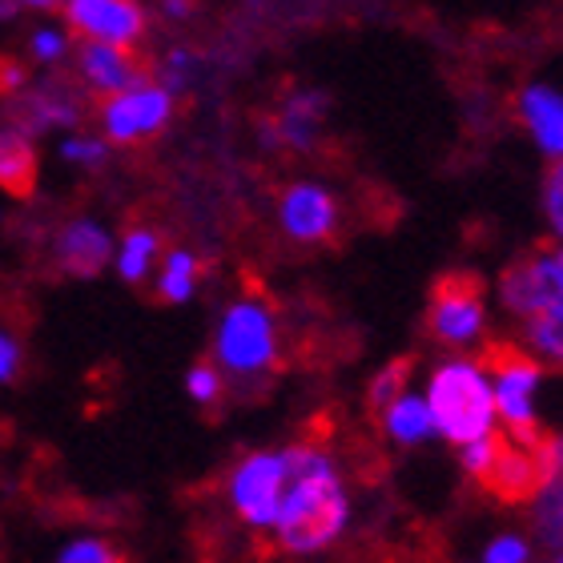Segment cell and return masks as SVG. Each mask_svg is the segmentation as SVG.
<instances>
[{
	"label": "cell",
	"mask_w": 563,
	"mask_h": 563,
	"mask_svg": "<svg viewBox=\"0 0 563 563\" xmlns=\"http://www.w3.org/2000/svg\"><path fill=\"white\" fill-rule=\"evenodd\" d=\"M286 459V492L274 516V536L286 555H318L342 540L351 523V495L339 459L318 443H294Z\"/></svg>",
	"instance_id": "cell-1"
},
{
	"label": "cell",
	"mask_w": 563,
	"mask_h": 563,
	"mask_svg": "<svg viewBox=\"0 0 563 563\" xmlns=\"http://www.w3.org/2000/svg\"><path fill=\"white\" fill-rule=\"evenodd\" d=\"M427 411H431L434 434L446 443H475L487 431L499 427L492 399V378L483 375L479 363L471 358H446L434 366L431 387H427Z\"/></svg>",
	"instance_id": "cell-2"
},
{
	"label": "cell",
	"mask_w": 563,
	"mask_h": 563,
	"mask_svg": "<svg viewBox=\"0 0 563 563\" xmlns=\"http://www.w3.org/2000/svg\"><path fill=\"white\" fill-rule=\"evenodd\" d=\"M479 371L492 383V399H495V419H504L507 439L519 446H531L548 427L536 415V395L543 387V363L531 351H523L519 342H483L479 351Z\"/></svg>",
	"instance_id": "cell-3"
},
{
	"label": "cell",
	"mask_w": 563,
	"mask_h": 563,
	"mask_svg": "<svg viewBox=\"0 0 563 563\" xmlns=\"http://www.w3.org/2000/svg\"><path fill=\"white\" fill-rule=\"evenodd\" d=\"M213 358L225 378H266L282 363L278 318L258 294H242L225 306L218 334H213Z\"/></svg>",
	"instance_id": "cell-4"
},
{
	"label": "cell",
	"mask_w": 563,
	"mask_h": 563,
	"mask_svg": "<svg viewBox=\"0 0 563 563\" xmlns=\"http://www.w3.org/2000/svg\"><path fill=\"white\" fill-rule=\"evenodd\" d=\"M427 330L443 346H475L487 334V278L479 271H443L427 294Z\"/></svg>",
	"instance_id": "cell-5"
},
{
	"label": "cell",
	"mask_w": 563,
	"mask_h": 563,
	"mask_svg": "<svg viewBox=\"0 0 563 563\" xmlns=\"http://www.w3.org/2000/svg\"><path fill=\"white\" fill-rule=\"evenodd\" d=\"M563 258L560 246L543 242V246L519 254L516 262H507L499 282H495V294L504 310H511L516 318L531 314H563Z\"/></svg>",
	"instance_id": "cell-6"
},
{
	"label": "cell",
	"mask_w": 563,
	"mask_h": 563,
	"mask_svg": "<svg viewBox=\"0 0 563 563\" xmlns=\"http://www.w3.org/2000/svg\"><path fill=\"white\" fill-rule=\"evenodd\" d=\"M282 492H286V459H282V451H250L230 471V507L254 531L274 528Z\"/></svg>",
	"instance_id": "cell-7"
},
{
	"label": "cell",
	"mask_w": 563,
	"mask_h": 563,
	"mask_svg": "<svg viewBox=\"0 0 563 563\" xmlns=\"http://www.w3.org/2000/svg\"><path fill=\"white\" fill-rule=\"evenodd\" d=\"M174 121V93L162 85L141 81L125 93H113L101 106V130L113 145H137V141L162 133Z\"/></svg>",
	"instance_id": "cell-8"
},
{
	"label": "cell",
	"mask_w": 563,
	"mask_h": 563,
	"mask_svg": "<svg viewBox=\"0 0 563 563\" xmlns=\"http://www.w3.org/2000/svg\"><path fill=\"white\" fill-rule=\"evenodd\" d=\"M543 434H548V431H543ZM543 434L531 446H519V443H511V439H507V431H504V446H499V455H495L492 471L479 479L483 492L492 495L495 504H507V507L531 504V499L540 495L543 483L560 475V471H548L540 463Z\"/></svg>",
	"instance_id": "cell-9"
},
{
	"label": "cell",
	"mask_w": 563,
	"mask_h": 563,
	"mask_svg": "<svg viewBox=\"0 0 563 563\" xmlns=\"http://www.w3.org/2000/svg\"><path fill=\"white\" fill-rule=\"evenodd\" d=\"M278 225L298 246H322L339 230V201L318 181H294L278 198Z\"/></svg>",
	"instance_id": "cell-10"
},
{
	"label": "cell",
	"mask_w": 563,
	"mask_h": 563,
	"mask_svg": "<svg viewBox=\"0 0 563 563\" xmlns=\"http://www.w3.org/2000/svg\"><path fill=\"white\" fill-rule=\"evenodd\" d=\"M65 21L89 41L130 48L145 33V12L137 0H65Z\"/></svg>",
	"instance_id": "cell-11"
},
{
	"label": "cell",
	"mask_w": 563,
	"mask_h": 563,
	"mask_svg": "<svg viewBox=\"0 0 563 563\" xmlns=\"http://www.w3.org/2000/svg\"><path fill=\"white\" fill-rule=\"evenodd\" d=\"M113 234L93 218H73L60 225L57 242H53V258H57L60 274L81 282H93L106 274V266L113 262Z\"/></svg>",
	"instance_id": "cell-12"
},
{
	"label": "cell",
	"mask_w": 563,
	"mask_h": 563,
	"mask_svg": "<svg viewBox=\"0 0 563 563\" xmlns=\"http://www.w3.org/2000/svg\"><path fill=\"white\" fill-rule=\"evenodd\" d=\"M77 65H81L85 81L106 97L125 93V89L145 81V73H141V65L133 60L130 48L106 45V41H85L81 53H77Z\"/></svg>",
	"instance_id": "cell-13"
},
{
	"label": "cell",
	"mask_w": 563,
	"mask_h": 563,
	"mask_svg": "<svg viewBox=\"0 0 563 563\" xmlns=\"http://www.w3.org/2000/svg\"><path fill=\"white\" fill-rule=\"evenodd\" d=\"M519 118L531 130L540 153L548 162H560L563 153V97L552 85H528L519 93Z\"/></svg>",
	"instance_id": "cell-14"
},
{
	"label": "cell",
	"mask_w": 563,
	"mask_h": 563,
	"mask_svg": "<svg viewBox=\"0 0 563 563\" xmlns=\"http://www.w3.org/2000/svg\"><path fill=\"white\" fill-rule=\"evenodd\" d=\"M0 189L16 201H29L36 194V150L29 133L16 125L0 130Z\"/></svg>",
	"instance_id": "cell-15"
},
{
	"label": "cell",
	"mask_w": 563,
	"mask_h": 563,
	"mask_svg": "<svg viewBox=\"0 0 563 563\" xmlns=\"http://www.w3.org/2000/svg\"><path fill=\"white\" fill-rule=\"evenodd\" d=\"M378 422H383V434H387L390 443H399V446H419L422 439H431V434H434L427 399H419V395H411V390H402L399 399L378 415Z\"/></svg>",
	"instance_id": "cell-16"
},
{
	"label": "cell",
	"mask_w": 563,
	"mask_h": 563,
	"mask_svg": "<svg viewBox=\"0 0 563 563\" xmlns=\"http://www.w3.org/2000/svg\"><path fill=\"white\" fill-rule=\"evenodd\" d=\"M157 254H162V234L150 230V225H130L125 238H121V246H113V262H118L121 282L141 286V282L150 278Z\"/></svg>",
	"instance_id": "cell-17"
},
{
	"label": "cell",
	"mask_w": 563,
	"mask_h": 563,
	"mask_svg": "<svg viewBox=\"0 0 563 563\" xmlns=\"http://www.w3.org/2000/svg\"><path fill=\"white\" fill-rule=\"evenodd\" d=\"M327 113V93H298L286 106V113L278 118V130L271 133V141H286V145H298V150H310L318 137V121Z\"/></svg>",
	"instance_id": "cell-18"
},
{
	"label": "cell",
	"mask_w": 563,
	"mask_h": 563,
	"mask_svg": "<svg viewBox=\"0 0 563 563\" xmlns=\"http://www.w3.org/2000/svg\"><path fill=\"white\" fill-rule=\"evenodd\" d=\"M201 278V258L194 250H169L162 258V274H157V298L162 302H189L198 290Z\"/></svg>",
	"instance_id": "cell-19"
},
{
	"label": "cell",
	"mask_w": 563,
	"mask_h": 563,
	"mask_svg": "<svg viewBox=\"0 0 563 563\" xmlns=\"http://www.w3.org/2000/svg\"><path fill=\"white\" fill-rule=\"evenodd\" d=\"M411 375H415V354H402V358H390L383 371H378L371 383H366V411L375 415H383L390 407V402L399 399L402 390H407V383H411Z\"/></svg>",
	"instance_id": "cell-20"
},
{
	"label": "cell",
	"mask_w": 563,
	"mask_h": 563,
	"mask_svg": "<svg viewBox=\"0 0 563 563\" xmlns=\"http://www.w3.org/2000/svg\"><path fill=\"white\" fill-rule=\"evenodd\" d=\"M563 492H560V475L548 479L540 487V495L531 499V519H536V531H540V540L560 552V519H563V507H560Z\"/></svg>",
	"instance_id": "cell-21"
},
{
	"label": "cell",
	"mask_w": 563,
	"mask_h": 563,
	"mask_svg": "<svg viewBox=\"0 0 563 563\" xmlns=\"http://www.w3.org/2000/svg\"><path fill=\"white\" fill-rule=\"evenodd\" d=\"M186 390H189V399L198 402V407L213 411V407H222L225 390H230V378L222 375V366H218V363H210V358H201V363L189 366Z\"/></svg>",
	"instance_id": "cell-22"
},
{
	"label": "cell",
	"mask_w": 563,
	"mask_h": 563,
	"mask_svg": "<svg viewBox=\"0 0 563 563\" xmlns=\"http://www.w3.org/2000/svg\"><path fill=\"white\" fill-rule=\"evenodd\" d=\"M528 322V346L536 354H543L548 363H560V354H563V334H560V322L563 314H531L523 318Z\"/></svg>",
	"instance_id": "cell-23"
},
{
	"label": "cell",
	"mask_w": 563,
	"mask_h": 563,
	"mask_svg": "<svg viewBox=\"0 0 563 563\" xmlns=\"http://www.w3.org/2000/svg\"><path fill=\"white\" fill-rule=\"evenodd\" d=\"M57 563H125V555L113 548L109 540H73L65 552L57 555Z\"/></svg>",
	"instance_id": "cell-24"
},
{
	"label": "cell",
	"mask_w": 563,
	"mask_h": 563,
	"mask_svg": "<svg viewBox=\"0 0 563 563\" xmlns=\"http://www.w3.org/2000/svg\"><path fill=\"white\" fill-rule=\"evenodd\" d=\"M483 563H531V543L528 536H495L483 552Z\"/></svg>",
	"instance_id": "cell-25"
},
{
	"label": "cell",
	"mask_w": 563,
	"mask_h": 563,
	"mask_svg": "<svg viewBox=\"0 0 563 563\" xmlns=\"http://www.w3.org/2000/svg\"><path fill=\"white\" fill-rule=\"evenodd\" d=\"M60 157L65 162H77V165H106L109 157V145L101 137H65L60 141Z\"/></svg>",
	"instance_id": "cell-26"
},
{
	"label": "cell",
	"mask_w": 563,
	"mask_h": 563,
	"mask_svg": "<svg viewBox=\"0 0 563 563\" xmlns=\"http://www.w3.org/2000/svg\"><path fill=\"white\" fill-rule=\"evenodd\" d=\"M543 213H548L552 230L560 234V230H563V174H560V162H555V169H548V177H543Z\"/></svg>",
	"instance_id": "cell-27"
},
{
	"label": "cell",
	"mask_w": 563,
	"mask_h": 563,
	"mask_svg": "<svg viewBox=\"0 0 563 563\" xmlns=\"http://www.w3.org/2000/svg\"><path fill=\"white\" fill-rule=\"evenodd\" d=\"M69 53V36L60 33V29H36L33 33V57L41 60V65H53V60H60Z\"/></svg>",
	"instance_id": "cell-28"
},
{
	"label": "cell",
	"mask_w": 563,
	"mask_h": 563,
	"mask_svg": "<svg viewBox=\"0 0 563 563\" xmlns=\"http://www.w3.org/2000/svg\"><path fill=\"white\" fill-rule=\"evenodd\" d=\"M21 371V342L0 330V383H12Z\"/></svg>",
	"instance_id": "cell-29"
},
{
	"label": "cell",
	"mask_w": 563,
	"mask_h": 563,
	"mask_svg": "<svg viewBox=\"0 0 563 563\" xmlns=\"http://www.w3.org/2000/svg\"><path fill=\"white\" fill-rule=\"evenodd\" d=\"M165 16H189V0H165Z\"/></svg>",
	"instance_id": "cell-30"
},
{
	"label": "cell",
	"mask_w": 563,
	"mask_h": 563,
	"mask_svg": "<svg viewBox=\"0 0 563 563\" xmlns=\"http://www.w3.org/2000/svg\"><path fill=\"white\" fill-rule=\"evenodd\" d=\"M16 4H24V9H57L65 0H16Z\"/></svg>",
	"instance_id": "cell-31"
},
{
	"label": "cell",
	"mask_w": 563,
	"mask_h": 563,
	"mask_svg": "<svg viewBox=\"0 0 563 563\" xmlns=\"http://www.w3.org/2000/svg\"><path fill=\"white\" fill-rule=\"evenodd\" d=\"M552 563H560V555H555V560H552Z\"/></svg>",
	"instance_id": "cell-32"
}]
</instances>
